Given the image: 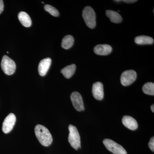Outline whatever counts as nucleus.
<instances>
[{
  "mask_svg": "<svg viewBox=\"0 0 154 154\" xmlns=\"http://www.w3.org/2000/svg\"><path fill=\"white\" fill-rule=\"evenodd\" d=\"M36 137L40 143L45 146H48L51 144L53 138L49 130L41 125H37L35 128Z\"/></svg>",
  "mask_w": 154,
  "mask_h": 154,
  "instance_id": "obj_1",
  "label": "nucleus"
},
{
  "mask_svg": "<svg viewBox=\"0 0 154 154\" xmlns=\"http://www.w3.org/2000/svg\"><path fill=\"white\" fill-rule=\"evenodd\" d=\"M68 141L72 147L78 150L81 148V138L77 128L74 125H70L69 126Z\"/></svg>",
  "mask_w": 154,
  "mask_h": 154,
  "instance_id": "obj_2",
  "label": "nucleus"
},
{
  "mask_svg": "<svg viewBox=\"0 0 154 154\" xmlns=\"http://www.w3.org/2000/svg\"><path fill=\"white\" fill-rule=\"evenodd\" d=\"M96 16L94 9L90 6L85 7L83 10V18L88 28L94 29L96 27Z\"/></svg>",
  "mask_w": 154,
  "mask_h": 154,
  "instance_id": "obj_3",
  "label": "nucleus"
},
{
  "mask_svg": "<svg viewBox=\"0 0 154 154\" xmlns=\"http://www.w3.org/2000/svg\"><path fill=\"white\" fill-rule=\"evenodd\" d=\"M1 67L3 71L8 75L14 74L16 71V63L7 55L3 56L1 62Z\"/></svg>",
  "mask_w": 154,
  "mask_h": 154,
  "instance_id": "obj_4",
  "label": "nucleus"
},
{
  "mask_svg": "<svg viewBox=\"0 0 154 154\" xmlns=\"http://www.w3.org/2000/svg\"><path fill=\"white\" fill-rule=\"evenodd\" d=\"M103 143L106 148L113 154H127L126 151L122 146L111 140L105 139L103 140Z\"/></svg>",
  "mask_w": 154,
  "mask_h": 154,
  "instance_id": "obj_5",
  "label": "nucleus"
},
{
  "mask_svg": "<svg viewBox=\"0 0 154 154\" xmlns=\"http://www.w3.org/2000/svg\"><path fill=\"white\" fill-rule=\"evenodd\" d=\"M137 76L136 72L133 70H129L123 72L120 78L122 85L124 86L130 85L136 79Z\"/></svg>",
  "mask_w": 154,
  "mask_h": 154,
  "instance_id": "obj_6",
  "label": "nucleus"
},
{
  "mask_svg": "<svg viewBox=\"0 0 154 154\" xmlns=\"http://www.w3.org/2000/svg\"><path fill=\"white\" fill-rule=\"evenodd\" d=\"M16 122V116L14 113H10L3 122L2 128L3 132L5 134L11 132L14 128Z\"/></svg>",
  "mask_w": 154,
  "mask_h": 154,
  "instance_id": "obj_7",
  "label": "nucleus"
},
{
  "mask_svg": "<svg viewBox=\"0 0 154 154\" xmlns=\"http://www.w3.org/2000/svg\"><path fill=\"white\" fill-rule=\"evenodd\" d=\"M70 97L72 105L77 111L85 110L82 98L79 92H74L72 93Z\"/></svg>",
  "mask_w": 154,
  "mask_h": 154,
  "instance_id": "obj_8",
  "label": "nucleus"
},
{
  "mask_svg": "<svg viewBox=\"0 0 154 154\" xmlns=\"http://www.w3.org/2000/svg\"><path fill=\"white\" fill-rule=\"evenodd\" d=\"M93 96L96 99L102 100L104 98V88L102 83L97 82L93 85L92 88Z\"/></svg>",
  "mask_w": 154,
  "mask_h": 154,
  "instance_id": "obj_9",
  "label": "nucleus"
},
{
  "mask_svg": "<svg viewBox=\"0 0 154 154\" xmlns=\"http://www.w3.org/2000/svg\"><path fill=\"white\" fill-rule=\"evenodd\" d=\"M51 63V59L49 57L42 59L38 66V72L41 76H44L47 74Z\"/></svg>",
  "mask_w": 154,
  "mask_h": 154,
  "instance_id": "obj_10",
  "label": "nucleus"
},
{
  "mask_svg": "<svg viewBox=\"0 0 154 154\" xmlns=\"http://www.w3.org/2000/svg\"><path fill=\"white\" fill-rule=\"evenodd\" d=\"M112 51L110 45L107 44H100L96 45L94 48V52L99 55H107L110 54Z\"/></svg>",
  "mask_w": 154,
  "mask_h": 154,
  "instance_id": "obj_11",
  "label": "nucleus"
},
{
  "mask_svg": "<svg viewBox=\"0 0 154 154\" xmlns=\"http://www.w3.org/2000/svg\"><path fill=\"white\" fill-rule=\"evenodd\" d=\"M122 122L125 126L131 130H135L137 128L138 123L135 119L129 116H125L122 119Z\"/></svg>",
  "mask_w": 154,
  "mask_h": 154,
  "instance_id": "obj_12",
  "label": "nucleus"
},
{
  "mask_svg": "<svg viewBox=\"0 0 154 154\" xmlns=\"http://www.w3.org/2000/svg\"><path fill=\"white\" fill-rule=\"evenodd\" d=\"M18 19L20 23L24 26V27H30L32 24V21L30 19V16L26 12H20L18 14Z\"/></svg>",
  "mask_w": 154,
  "mask_h": 154,
  "instance_id": "obj_13",
  "label": "nucleus"
},
{
  "mask_svg": "<svg viewBox=\"0 0 154 154\" xmlns=\"http://www.w3.org/2000/svg\"><path fill=\"white\" fill-rule=\"evenodd\" d=\"M76 66L74 64L67 66L61 70V73L63 75L65 78L69 79L71 78L74 74L75 72Z\"/></svg>",
  "mask_w": 154,
  "mask_h": 154,
  "instance_id": "obj_14",
  "label": "nucleus"
},
{
  "mask_svg": "<svg viewBox=\"0 0 154 154\" xmlns=\"http://www.w3.org/2000/svg\"><path fill=\"white\" fill-rule=\"evenodd\" d=\"M106 16L110 18V21L114 23H120L122 21V17L120 14L116 11L107 10L106 12Z\"/></svg>",
  "mask_w": 154,
  "mask_h": 154,
  "instance_id": "obj_15",
  "label": "nucleus"
},
{
  "mask_svg": "<svg viewBox=\"0 0 154 154\" xmlns=\"http://www.w3.org/2000/svg\"><path fill=\"white\" fill-rule=\"evenodd\" d=\"M135 42L138 45L152 44L154 43L153 38L146 36H137L135 38Z\"/></svg>",
  "mask_w": 154,
  "mask_h": 154,
  "instance_id": "obj_16",
  "label": "nucleus"
},
{
  "mask_svg": "<svg viewBox=\"0 0 154 154\" xmlns=\"http://www.w3.org/2000/svg\"><path fill=\"white\" fill-rule=\"evenodd\" d=\"M74 38L71 35H66L62 39L61 46L65 49H69L73 45Z\"/></svg>",
  "mask_w": 154,
  "mask_h": 154,
  "instance_id": "obj_17",
  "label": "nucleus"
},
{
  "mask_svg": "<svg viewBox=\"0 0 154 154\" xmlns=\"http://www.w3.org/2000/svg\"><path fill=\"white\" fill-rule=\"evenodd\" d=\"M142 90L144 94L147 95H151V96H154V83L152 82L146 83L143 87Z\"/></svg>",
  "mask_w": 154,
  "mask_h": 154,
  "instance_id": "obj_18",
  "label": "nucleus"
},
{
  "mask_svg": "<svg viewBox=\"0 0 154 154\" xmlns=\"http://www.w3.org/2000/svg\"><path fill=\"white\" fill-rule=\"evenodd\" d=\"M44 9L45 11L48 12L54 17H57L59 16V12L57 9L50 5H45L44 6Z\"/></svg>",
  "mask_w": 154,
  "mask_h": 154,
  "instance_id": "obj_19",
  "label": "nucleus"
},
{
  "mask_svg": "<svg viewBox=\"0 0 154 154\" xmlns=\"http://www.w3.org/2000/svg\"><path fill=\"white\" fill-rule=\"evenodd\" d=\"M149 146L152 151H154V137L151 138L150 141L149 142Z\"/></svg>",
  "mask_w": 154,
  "mask_h": 154,
  "instance_id": "obj_20",
  "label": "nucleus"
},
{
  "mask_svg": "<svg viewBox=\"0 0 154 154\" xmlns=\"http://www.w3.org/2000/svg\"><path fill=\"white\" fill-rule=\"evenodd\" d=\"M4 2L2 0H0V14L2 13L3 11H4Z\"/></svg>",
  "mask_w": 154,
  "mask_h": 154,
  "instance_id": "obj_21",
  "label": "nucleus"
},
{
  "mask_svg": "<svg viewBox=\"0 0 154 154\" xmlns=\"http://www.w3.org/2000/svg\"><path fill=\"white\" fill-rule=\"evenodd\" d=\"M122 1L124 2L128 3V4H131V3H134L137 2V1H135V0H124Z\"/></svg>",
  "mask_w": 154,
  "mask_h": 154,
  "instance_id": "obj_22",
  "label": "nucleus"
},
{
  "mask_svg": "<svg viewBox=\"0 0 154 154\" xmlns=\"http://www.w3.org/2000/svg\"><path fill=\"white\" fill-rule=\"evenodd\" d=\"M151 109L153 113H154V105H152L151 107Z\"/></svg>",
  "mask_w": 154,
  "mask_h": 154,
  "instance_id": "obj_23",
  "label": "nucleus"
},
{
  "mask_svg": "<svg viewBox=\"0 0 154 154\" xmlns=\"http://www.w3.org/2000/svg\"><path fill=\"white\" fill-rule=\"evenodd\" d=\"M115 2H121V1H115Z\"/></svg>",
  "mask_w": 154,
  "mask_h": 154,
  "instance_id": "obj_24",
  "label": "nucleus"
}]
</instances>
